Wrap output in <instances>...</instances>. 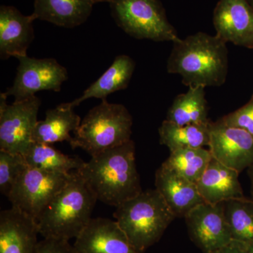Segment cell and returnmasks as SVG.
<instances>
[{"label":"cell","instance_id":"obj_8","mask_svg":"<svg viewBox=\"0 0 253 253\" xmlns=\"http://www.w3.org/2000/svg\"><path fill=\"white\" fill-rule=\"evenodd\" d=\"M69 174L46 172L28 166L15 182L8 199L12 207L37 221L66 184Z\"/></svg>","mask_w":253,"mask_h":253},{"label":"cell","instance_id":"obj_28","mask_svg":"<svg viewBox=\"0 0 253 253\" xmlns=\"http://www.w3.org/2000/svg\"><path fill=\"white\" fill-rule=\"evenodd\" d=\"M35 253H78L69 241L43 239L39 241Z\"/></svg>","mask_w":253,"mask_h":253},{"label":"cell","instance_id":"obj_24","mask_svg":"<svg viewBox=\"0 0 253 253\" xmlns=\"http://www.w3.org/2000/svg\"><path fill=\"white\" fill-rule=\"evenodd\" d=\"M212 156L204 148L180 149L170 152L163 166L192 182L197 183Z\"/></svg>","mask_w":253,"mask_h":253},{"label":"cell","instance_id":"obj_15","mask_svg":"<svg viewBox=\"0 0 253 253\" xmlns=\"http://www.w3.org/2000/svg\"><path fill=\"white\" fill-rule=\"evenodd\" d=\"M34 15L25 16L14 6L0 7V58L26 56L35 38Z\"/></svg>","mask_w":253,"mask_h":253},{"label":"cell","instance_id":"obj_1","mask_svg":"<svg viewBox=\"0 0 253 253\" xmlns=\"http://www.w3.org/2000/svg\"><path fill=\"white\" fill-rule=\"evenodd\" d=\"M98 201L117 207L143 191L132 140L104 152L78 170Z\"/></svg>","mask_w":253,"mask_h":253},{"label":"cell","instance_id":"obj_12","mask_svg":"<svg viewBox=\"0 0 253 253\" xmlns=\"http://www.w3.org/2000/svg\"><path fill=\"white\" fill-rule=\"evenodd\" d=\"M212 20L222 41L253 49V7L249 0H219Z\"/></svg>","mask_w":253,"mask_h":253},{"label":"cell","instance_id":"obj_29","mask_svg":"<svg viewBox=\"0 0 253 253\" xmlns=\"http://www.w3.org/2000/svg\"><path fill=\"white\" fill-rule=\"evenodd\" d=\"M214 253H246V252L239 242L232 241L225 247Z\"/></svg>","mask_w":253,"mask_h":253},{"label":"cell","instance_id":"obj_6","mask_svg":"<svg viewBox=\"0 0 253 253\" xmlns=\"http://www.w3.org/2000/svg\"><path fill=\"white\" fill-rule=\"evenodd\" d=\"M115 21L138 40L172 42L180 38L168 21L161 0H106Z\"/></svg>","mask_w":253,"mask_h":253},{"label":"cell","instance_id":"obj_5","mask_svg":"<svg viewBox=\"0 0 253 253\" xmlns=\"http://www.w3.org/2000/svg\"><path fill=\"white\" fill-rule=\"evenodd\" d=\"M132 125L124 105L101 100L83 118L69 144L73 149L80 148L94 156L131 140Z\"/></svg>","mask_w":253,"mask_h":253},{"label":"cell","instance_id":"obj_4","mask_svg":"<svg viewBox=\"0 0 253 253\" xmlns=\"http://www.w3.org/2000/svg\"><path fill=\"white\" fill-rule=\"evenodd\" d=\"M113 217L141 253L156 244L176 218L156 189L142 191L117 206Z\"/></svg>","mask_w":253,"mask_h":253},{"label":"cell","instance_id":"obj_19","mask_svg":"<svg viewBox=\"0 0 253 253\" xmlns=\"http://www.w3.org/2000/svg\"><path fill=\"white\" fill-rule=\"evenodd\" d=\"M134 68L135 63L131 58L126 55H119L102 76L83 91L81 96L66 104L74 109L86 99H106L109 95L126 89L132 77Z\"/></svg>","mask_w":253,"mask_h":253},{"label":"cell","instance_id":"obj_9","mask_svg":"<svg viewBox=\"0 0 253 253\" xmlns=\"http://www.w3.org/2000/svg\"><path fill=\"white\" fill-rule=\"evenodd\" d=\"M19 64L12 86L5 91L14 101H21L36 96L41 91L59 92L68 78L66 68L56 59H36L28 55L17 58Z\"/></svg>","mask_w":253,"mask_h":253},{"label":"cell","instance_id":"obj_23","mask_svg":"<svg viewBox=\"0 0 253 253\" xmlns=\"http://www.w3.org/2000/svg\"><path fill=\"white\" fill-rule=\"evenodd\" d=\"M23 156L29 167L66 174L79 170L86 163L78 156L63 154L50 144L36 142L31 144Z\"/></svg>","mask_w":253,"mask_h":253},{"label":"cell","instance_id":"obj_33","mask_svg":"<svg viewBox=\"0 0 253 253\" xmlns=\"http://www.w3.org/2000/svg\"></svg>","mask_w":253,"mask_h":253},{"label":"cell","instance_id":"obj_27","mask_svg":"<svg viewBox=\"0 0 253 253\" xmlns=\"http://www.w3.org/2000/svg\"><path fill=\"white\" fill-rule=\"evenodd\" d=\"M226 126L239 128L253 136V97L243 107L221 118Z\"/></svg>","mask_w":253,"mask_h":253},{"label":"cell","instance_id":"obj_26","mask_svg":"<svg viewBox=\"0 0 253 253\" xmlns=\"http://www.w3.org/2000/svg\"><path fill=\"white\" fill-rule=\"evenodd\" d=\"M28 167L24 156L0 151V191L7 197L18 178Z\"/></svg>","mask_w":253,"mask_h":253},{"label":"cell","instance_id":"obj_16","mask_svg":"<svg viewBox=\"0 0 253 253\" xmlns=\"http://www.w3.org/2000/svg\"><path fill=\"white\" fill-rule=\"evenodd\" d=\"M155 185L176 217H185L195 208L206 203L196 183L163 165L156 170Z\"/></svg>","mask_w":253,"mask_h":253},{"label":"cell","instance_id":"obj_2","mask_svg":"<svg viewBox=\"0 0 253 253\" xmlns=\"http://www.w3.org/2000/svg\"><path fill=\"white\" fill-rule=\"evenodd\" d=\"M229 70L226 42L220 38L199 33L173 42L167 71L181 77L184 85L219 86Z\"/></svg>","mask_w":253,"mask_h":253},{"label":"cell","instance_id":"obj_18","mask_svg":"<svg viewBox=\"0 0 253 253\" xmlns=\"http://www.w3.org/2000/svg\"><path fill=\"white\" fill-rule=\"evenodd\" d=\"M99 1L106 0H35L33 14L36 19L73 28L85 22Z\"/></svg>","mask_w":253,"mask_h":253},{"label":"cell","instance_id":"obj_22","mask_svg":"<svg viewBox=\"0 0 253 253\" xmlns=\"http://www.w3.org/2000/svg\"><path fill=\"white\" fill-rule=\"evenodd\" d=\"M210 122L179 126L165 120L159 128L160 144L167 146L170 152L180 149L208 146L211 139Z\"/></svg>","mask_w":253,"mask_h":253},{"label":"cell","instance_id":"obj_10","mask_svg":"<svg viewBox=\"0 0 253 253\" xmlns=\"http://www.w3.org/2000/svg\"><path fill=\"white\" fill-rule=\"evenodd\" d=\"M190 239L204 253H214L233 241L224 205L204 203L184 217Z\"/></svg>","mask_w":253,"mask_h":253},{"label":"cell","instance_id":"obj_20","mask_svg":"<svg viewBox=\"0 0 253 253\" xmlns=\"http://www.w3.org/2000/svg\"><path fill=\"white\" fill-rule=\"evenodd\" d=\"M81 118L66 103L46 111L44 121H38L33 134V142L52 144L72 140L71 132L81 126Z\"/></svg>","mask_w":253,"mask_h":253},{"label":"cell","instance_id":"obj_13","mask_svg":"<svg viewBox=\"0 0 253 253\" xmlns=\"http://www.w3.org/2000/svg\"><path fill=\"white\" fill-rule=\"evenodd\" d=\"M73 246L78 253H141L129 242L117 221L107 218H91Z\"/></svg>","mask_w":253,"mask_h":253},{"label":"cell","instance_id":"obj_25","mask_svg":"<svg viewBox=\"0 0 253 253\" xmlns=\"http://www.w3.org/2000/svg\"><path fill=\"white\" fill-rule=\"evenodd\" d=\"M224 214L233 241L253 242V200L233 199L223 202Z\"/></svg>","mask_w":253,"mask_h":253},{"label":"cell","instance_id":"obj_14","mask_svg":"<svg viewBox=\"0 0 253 253\" xmlns=\"http://www.w3.org/2000/svg\"><path fill=\"white\" fill-rule=\"evenodd\" d=\"M38 234L36 219L17 208L0 213V253H35Z\"/></svg>","mask_w":253,"mask_h":253},{"label":"cell","instance_id":"obj_30","mask_svg":"<svg viewBox=\"0 0 253 253\" xmlns=\"http://www.w3.org/2000/svg\"><path fill=\"white\" fill-rule=\"evenodd\" d=\"M240 244L243 246L246 253H253V242L249 243V244H243V243H240Z\"/></svg>","mask_w":253,"mask_h":253},{"label":"cell","instance_id":"obj_7","mask_svg":"<svg viewBox=\"0 0 253 253\" xmlns=\"http://www.w3.org/2000/svg\"><path fill=\"white\" fill-rule=\"evenodd\" d=\"M0 94V151L25 155L33 144L41 100L35 96L13 104Z\"/></svg>","mask_w":253,"mask_h":253},{"label":"cell","instance_id":"obj_31","mask_svg":"<svg viewBox=\"0 0 253 253\" xmlns=\"http://www.w3.org/2000/svg\"><path fill=\"white\" fill-rule=\"evenodd\" d=\"M249 173L250 179H251V193H252L253 200V165L249 168Z\"/></svg>","mask_w":253,"mask_h":253},{"label":"cell","instance_id":"obj_32","mask_svg":"<svg viewBox=\"0 0 253 253\" xmlns=\"http://www.w3.org/2000/svg\"><path fill=\"white\" fill-rule=\"evenodd\" d=\"M249 2L251 3V4L252 5V6L253 7V0H249Z\"/></svg>","mask_w":253,"mask_h":253},{"label":"cell","instance_id":"obj_3","mask_svg":"<svg viewBox=\"0 0 253 253\" xmlns=\"http://www.w3.org/2000/svg\"><path fill=\"white\" fill-rule=\"evenodd\" d=\"M97 201L79 172L73 171L37 219L40 234L44 239H76L91 220Z\"/></svg>","mask_w":253,"mask_h":253},{"label":"cell","instance_id":"obj_11","mask_svg":"<svg viewBox=\"0 0 253 253\" xmlns=\"http://www.w3.org/2000/svg\"><path fill=\"white\" fill-rule=\"evenodd\" d=\"M210 151L212 157L239 173L253 165V136L226 126L221 119L209 123Z\"/></svg>","mask_w":253,"mask_h":253},{"label":"cell","instance_id":"obj_17","mask_svg":"<svg viewBox=\"0 0 253 253\" xmlns=\"http://www.w3.org/2000/svg\"><path fill=\"white\" fill-rule=\"evenodd\" d=\"M239 174L212 157L196 183L205 202L215 205L229 200L244 199Z\"/></svg>","mask_w":253,"mask_h":253},{"label":"cell","instance_id":"obj_21","mask_svg":"<svg viewBox=\"0 0 253 253\" xmlns=\"http://www.w3.org/2000/svg\"><path fill=\"white\" fill-rule=\"evenodd\" d=\"M205 89L204 86H190L186 93L176 96L166 120L179 126L209 123Z\"/></svg>","mask_w":253,"mask_h":253}]
</instances>
